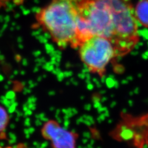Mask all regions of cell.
<instances>
[{"instance_id": "cell-1", "label": "cell", "mask_w": 148, "mask_h": 148, "mask_svg": "<svg viewBox=\"0 0 148 148\" xmlns=\"http://www.w3.org/2000/svg\"><path fill=\"white\" fill-rule=\"evenodd\" d=\"M77 4L79 45L92 35L102 36L112 43L117 55L138 42L135 9L128 0H77Z\"/></svg>"}, {"instance_id": "cell-2", "label": "cell", "mask_w": 148, "mask_h": 148, "mask_svg": "<svg viewBox=\"0 0 148 148\" xmlns=\"http://www.w3.org/2000/svg\"><path fill=\"white\" fill-rule=\"evenodd\" d=\"M36 21L60 48H78L77 0H51L36 14Z\"/></svg>"}, {"instance_id": "cell-3", "label": "cell", "mask_w": 148, "mask_h": 148, "mask_svg": "<svg viewBox=\"0 0 148 148\" xmlns=\"http://www.w3.org/2000/svg\"><path fill=\"white\" fill-rule=\"evenodd\" d=\"M78 48L83 63L90 72L99 75H103L109 63L117 55L112 43L99 35L89 37Z\"/></svg>"}, {"instance_id": "cell-4", "label": "cell", "mask_w": 148, "mask_h": 148, "mask_svg": "<svg viewBox=\"0 0 148 148\" xmlns=\"http://www.w3.org/2000/svg\"><path fill=\"white\" fill-rule=\"evenodd\" d=\"M41 133L45 140L51 142L53 148H76L77 134L61 127L56 120L46 122Z\"/></svg>"}, {"instance_id": "cell-5", "label": "cell", "mask_w": 148, "mask_h": 148, "mask_svg": "<svg viewBox=\"0 0 148 148\" xmlns=\"http://www.w3.org/2000/svg\"><path fill=\"white\" fill-rule=\"evenodd\" d=\"M136 20L146 27H148V0H140L135 9Z\"/></svg>"}, {"instance_id": "cell-6", "label": "cell", "mask_w": 148, "mask_h": 148, "mask_svg": "<svg viewBox=\"0 0 148 148\" xmlns=\"http://www.w3.org/2000/svg\"><path fill=\"white\" fill-rule=\"evenodd\" d=\"M9 121V116L7 110L0 105V133L5 130Z\"/></svg>"}, {"instance_id": "cell-7", "label": "cell", "mask_w": 148, "mask_h": 148, "mask_svg": "<svg viewBox=\"0 0 148 148\" xmlns=\"http://www.w3.org/2000/svg\"><path fill=\"white\" fill-rule=\"evenodd\" d=\"M8 1L9 0H0V8L5 6Z\"/></svg>"}]
</instances>
